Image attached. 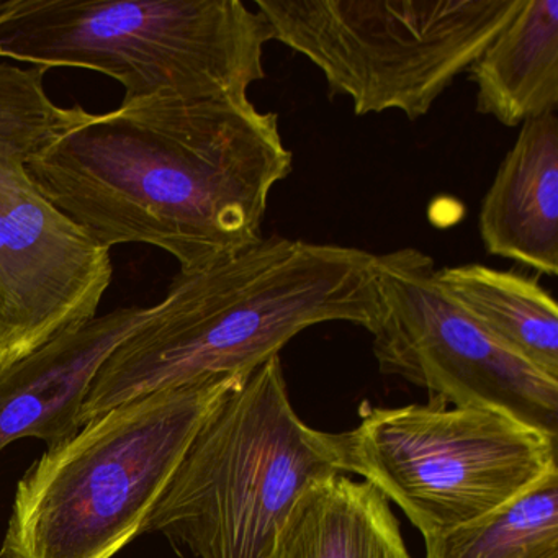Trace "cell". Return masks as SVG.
<instances>
[{"mask_svg":"<svg viewBox=\"0 0 558 558\" xmlns=\"http://www.w3.org/2000/svg\"><path fill=\"white\" fill-rule=\"evenodd\" d=\"M0 558H12V557H11V555L5 554V551L2 550V548H0Z\"/></svg>","mask_w":558,"mask_h":558,"instance_id":"16","label":"cell"},{"mask_svg":"<svg viewBox=\"0 0 558 558\" xmlns=\"http://www.w3.org/2000/svg\"><path fill=\"white\" fill-rule=\"evenodd\" d=\"M414 247L375 254L374 354L430 398L514 417L558 439V380L496 341L437 286Z\"/></svg>","mask_w":558,"mask_h":558,"instance_id":"9","label":"cell"},{"mask_svg":"<svg viewBox=\"0 0 558 558\" xmlns=\"http://www.w3.org/2000/svg\"><path fill=\"white\" fill-rule=\"evenodd\" d=\"M524 0H254L272 40L312 61L355 116L417 120Z\"/></svg>","mask_w":558,"mask_h":558,"instance_id":"7","label":"cell"},{"mask_svg":"<svg viewBox=\"0 0 558 558\" xmlns=\"http://www.w3.org/2000/svg\"><path fill=\"white\" fill-rule=\"evenodd\" d=\"M292 166L277 113L246 97L122 102L90 113L27 171L104 250L149 244L194 270L263 240L270 194Z\"/></svg>","mask_w":558,"mask_h":558,"instance_id":"1","label":"cell"},{"mask_svg":"<svg viewBox=\"0 0 558 558\" xmlns=\"http://www.w3.org/2000/svg\"><path fill=\"white\" fill-rule=\"evenodd\" d=\"M153 313L133 305L97 315L0 368V452L27 437L54 447L77 434L97 372Z\"/></svg>","mask_w":558,"mask_h":558,"instance_id":"10","label":"cell"},{"mask_svg":"<svg viewBox=\"0 0 558 558\" xmlns=\"http://www.w3.org/2000/svg\"><path fill=\"white\" fill-rule=\"evenodd\" d=\"M247 375L125 401L48 447L22 476L2 550L12 558H113L146 518L218 404Z\"/></svg>","mask_w":558,"mask_h":558,"instance_id":"3","label":"cell"},{"mask_svg":"<svg viewBox=\"0 0 558 558\" xmlns=\"http://www.w3.org/2000/svg\"><path fill=\"white\" fill-rule=\"evenodd\" d=\"M486 253L548 277L558 274L557 110L522 123L482 201Z\"/></svg>","mask_w":558,"mask_h":558,"instance_id":"11","label":"cell"},{"mask_svg":"<svg viewBox=\"0 0 558 558\" xmlns=\"http://www.w3.org/2000/svg\"><path fill=\"white\" fill-rule=\"evenodd\" d=\"M424 542L426 558H558V472L486 518Z\"/></svg>","mask_w":558,"mask_h":558,"instance_id":"15","label":"cell"},{"mask_svg":"<svg viewBox=\"0 0 558 558\" xmlns=\"http://www.w3.org/2000/svg\"><path fill=\"white\" fill-rule=\"evenodd\" d=\"M331 439L339 472L374 485L424 537L480 521L558 472L557 437L439 398L372 408Z\"/></svg>","mask_w":558,"mask_h":558,"instance_id":"8","label":"cell"},{"mask_svg":"<svg viewBox=\"0 0 558 558\" xmlns=\"http://www.w3.org/2000/svg\"><path fill=\"white\" fill-rule=\"evenodd\" d=\"M335 475L331 434L300 420L276 355L205 421L143 534L166 535L195 558H270L300 496Z\"/></svg>","mask_w":558,"mask_h":558,"instance_id":"5","label":"cell"},{"mask_svg":"<svg viewBox=\"0 0 558 558\" xmlns=\"http://www.w3.org/2000/svg\"><path fill=\"white\" fill-rule=\"evenodd\" d=\"M476 110L521 126L558 107V0H524L470 66Z\"/></svg>","mask_w":558,"mask_h":558,"instance_id":"12","label":"cell"},{"mask_svg":"<svg viewBox=\"0 0 558 558\" xmlns=\"http://www.w3.org/2000/svg\"><path fill=\"white\" fill-rule=\"evenodd\" d=\"M270 558H411L388 499L368 482L329 476L283 522Z\"/></svg>","mask_w":558,"mask_h":558,"instance_id":"13","label":"cell"},{"mask_svg":"<svg viewBox=\"0 0 558 558\" xmlns=\"http://www.w3.org/2000/svg\"><path fill=\"white\" fill-rule=\"evenodd\" d=\"M47 73L0 61V368L96 318L113 277L110 251L28 175L37 153L90 116L54 104Z\"/></svg>","mask_w":558,"mask_h":558,"instance_id":"6","label":"cell"},{"mask_svg":"<svg viewBox=\"0 0 558 558\" xmlns=\"http://www.w3.org/2000/svg\"><path fill=\"white\" fill-rule=\"evenodd\" d=\"M272 40L241 0H0V61L97 71L145 99H246Z\"/></svg>","mask_w":558,"mask_h":558,"instance_id":"4","label":"cell"},{"mask_svg":"<svg viewBox=\"0 0 558 558\" xmlns=\"http://www.w3.org/2000/svg\"><path fill=\"white\" fill-rule=\"evenodd\" d=\"M374 257L272 236L202 269L179 270L151 318L97 372L81 423L156 391L250 375L322 323L368 331L377 312Z\"/></svg>","mask_w":558,"mask_h":558,"instance_id":"2","label":"cell"},{"mask_svg":"<svg viewBox=\"0 0 558 558\" xmlns=\"http://www.w3.org/2000/svg\"><path fill=\"white\" fill-rule=\"evenodd\" d=\"M434 277L496 341L558 380V306L535 277L482 264L444 267Z\"/></svg>","mask_w":558,"mask_h":558,"instance_id":"14","label":"cell"}]
</instances>
